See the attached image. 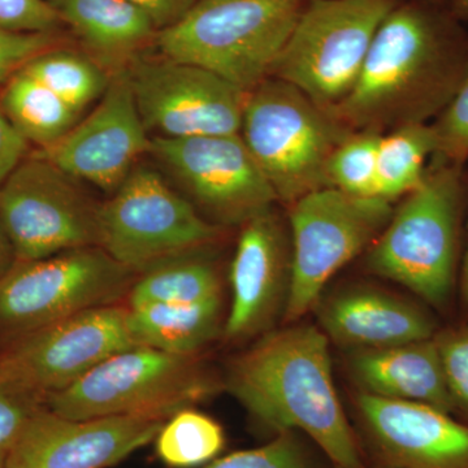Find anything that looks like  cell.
Returning a JSON list of instances; mask_svg holds the SVG:
<instances>
[{
	"instance_id": "cell-1",
	"label": "cell",
	"mask_w": 468,
	"mask_h": 468,
	"mask_svg": "<svg viewBox=\"0 0 468 468\" xmlns=\"http://www.w3.org/2000/svg\"><path fill=\"white\" fill-rule=\"evenodd\" d=\"M468 70V38L441 5L401 3L378 27L356 85L328 111L350 131L430 124Z\"/></svg>"
},
{
	"instance_id": "cell-2",
	"label": "cell",
	"mask_w": 468,
	"mask_h": 468,
	"mask_svg": "<svg viewBox=\"0 0 468 468\" xmlns=\"http://www.w3.org/2000/svg\"><path fill=\"white\" fill-rule=\"evenodd\" d=\"M228 392L276 433L297 431L338 468H369L332 375L329 338L315 325L264 335L228 366Z\"/></svg>"
},
{
	"instance_id": "cell-3",
	"label": "cell",
	"mask_w": 468,
	"mask_h": 468,
	"mask_svg": "<svg viewBox=\"0 0 468 468\" xmlns=\"http://www.w3.org/2000/svg\"><path fill=\"white\" fill-rule=\"evenodd\" d=\"M462 169L433 158L424 180L403 197L366 258L374 275L392 280L436 309L451 300L457 276Z\"/></svg>"
},
{
	"instance_id": "cell-4",
	"label": "cell",
	"mask_w": 468,
	"mask_h": 468,
	"mask_svg": "<svg viewBox=\"0 0 468 468\" xmlns=\"http://www.w3.org/2000/svg\"><path fill=\"white\" fill-rule=\"evenodd\" d=\"M306 0H197L156 33L160 55L207 69L249 92L271 75Z\"/></svg>"
},
{
	"instance_id": "cell-5",
	"label": "cell",
	"mask_w": 468,
	"mask_h": 468,
	"mask_svg": "<svg viewBox=\"0 0 468 468\" xmlns=\"http://www.w3.org/2000/svg\"><path fill=\"white\" fill-rule=\"evenodd\" d=\"M350 129L288 82L268 77L246 95L241 134L277 201L328 187L329 158Z\"/></svg>"
},
{
	"instance_id": "cell-6",
	"label": "cell",
	"mask_w": 468,
	"mask_h": 468,
	"mask_svg": "<svg viewBox=\"0 0 468 468\" xmlns=\"http://www.w3.org/2000/svg\"><path fill=\"white\" fill-rule=\"evenodd\" d=\"M220 387L201 356H178L134 345L113 354L46 408L64 418L168 419L211 396Z\"/></svg>"
},
{
	"instance_id": "cell-7",
	"label": "cell",
	"mask_w": 468,
	"mask_h": 468,
	"mask_svg": "<svg viewBox=\"0 0 468 468\" xmlns=\"http://www.w3.org/2000/svg\"><path fill=\"white\" fill-rule=\"evenodd\" d=\"M401 0H309L270 77L334 109L360 75L378 27Z\"/></svg>"
},
{
	"instance_id": "cell-8",
	"label": "cell",
	"mask_w": 468,
	"mask_h": 468,
	"mask_svg": "<svg viewBox=\"0 0 468 468\" xmlns=\"http://www.w3.org/2000/svg\"><path fill=\"white\" fill-rule=\"evenodd\" d=\"M137 273L101 246L17 261L0 279L3 344L58 320L126 300Z\"/></svg>"
},
{
	"instance_id": "cell-9",
	"label": "cell",
	"mask_w": 468,
	"mask_h": 468,
	"mask_svg": "<svg viewBox=\"0 0 468 468\" xmlns=\"http://www.w3.org/2000/svg\"><path fill=\"white\" fill-rule=\"evenodd\" d=\"M221 229L158 169L141 163L101 206V248L137 275L174 255L214 245Z\"/></svg>"
},
{
	"instance_id": "cell-10",
	"label": "cell",
	"mask_w": 468,
	"mask_h": 468,
	"mask_svg": "<svg viewBox=\"0 0 468 468\" xmlns=\"http://www.w3.org/2000/svg\"><path fill=\"white\" fill-rule=\"evenodd\" d=\"M393 211L392 202L350 196L331 186L292 203L285 322H295L316 306L329 280L375 242Z\"/></svg>"
},
{
	"instance_id": "cell-11",
	"label": "cell",
	"mask_w": 468,
	"mask_h": 468,
	"mask_svg": "<svg viewBox=\"0 0 468 468\" xmlns=\"http://www.w3.org/2000/svg\"><path fill=\"white\" fill-rule=\"evenodd\" d=\"M101 206L81 181L34 154L0 187V217L17 261L101 246Z\"/></svg>"
},
{
	"instance_id": "cell-12",
	"label": "cell",
	"mask_w": 468,
	"mask_h": 468,
	"mask_svg": "<svg viewBox=\"0 0 468 468\" xmlns=\"http://www.w3.org/2000/svg\"><path fill=\"white\" fill-rule=\"evenodd\" d=\"M149 154L215 226L241 227L277 201L241 134L151 137Z\"/></svg>"
},
{
	"instance_id": "cell-13",
	"label": "cell",
	"mask_w": 468,
	"mask_h": 468,
	"mask_svg": "<svg viewBox=\"0 0 468 468\" xmlns=\"http://www.w3.org/2000/svg\"><path fill=\"white\" fill-rule=\"evenodd\" d=\"M124 303L95 307L7 341L0 378L48 399L119 351L134 346Z\"/></svg>"
},
{
	"instance_id": "cell-14",
	"label": "cell",
	"mask_w": 468,
	"mask_h": 468,
	"mask_svg": "<svg viewBox=\"0 0 468 468\" xmlns=\"http://www.w3.org/2000/svg\"><path fill=\"white\" fill-rule=\"evenodd\" d=\"M135 104L149 133L160 138L239 134L246 95L193 64L138 55L128 67Z\"/></svg>"
},
{
	"instance_id": "cell-15",
	"label": "cell",
	"mask_w": 468,
	"mask_h": 468,
	"mask_svg": "<svg viewBox=\"0 0 468 468\" xmlns=\"http://www.w3.org/2000/svg\"><path fill=\"white\" fill-rule=\"evenodd\" d=\"M150 144L125 68L113 73L90 115L57 144L33 154L81 183L112 194L144 154L150 153Z\"/></svg>"
},
{
	"instance_id": "cell-16",
	"label": "cell",
	"mask_w": 468,
	"mask_h": 468,
	"mask_svg": "<svg viewBox=\"0 0 468 468\" xmlns=\"http://www.w3.org/2000/svg\"><path fill=\"white\" fill-rule=\"evenodd\" d=\"M167 419H69L42 408L5 452V468H109L155 440Z\"/></svg>"
},
{
	"instance_id": "cell-17",
	"label": "cell",
	"mask_w": 468,
	"mask_h": 468,
	"mask_svg": "<svg viewBox=\"0 0 468 468\" xmlns=\"http://www.w3.org/2000/svg\"><path fill=\"white\" fill-rule=\"evenodd\" d=\"M360 428L378 464L468 468V424L426 403L356 394Z\"/></svg>"
},
{
	"instance_id": "cell-18",
	"label": "cell",
	"mask_w": 468,
	"mask_h": 468,
	"mask_svg": "<svg viewBox=\"0 0 468 468\" xmlns=\"http://www.w3.org/2000/svg\"><path fill=\"white\" fill-rule=\"evenodd\" d=\"M292 279V245L272 208L241 226L230 264L232 304L224 324L230 343L267 331L285 313Z\"/></svg>"
},
{
	"instance_id": "cell-19",
	"label": "cell",
	"mask_w": 468,
	"mask_h": 468,
	"mask_svg": "<svg viewBox=\"0 0 468 468\" xmlns=\"http://www.w3.org/2000/svg\"><path fill=\"white\" fill-rule=\"evenodd\" d=\"M316 304L320 329L350 350L384 349L437 334L423 307L369 286H351Z\"/></svg>"
},
{
	"instance_id": "cell-20",
	"label": "cell",
	"mask_w": 468,
	"mask_h": 468,
	"mask_svg": "<svg viewBox=\"0 0 468 468\" xmlns=\"http://www.w3.org/2000/svg\"><path fill=\"white\" fill-rule=\"evenodd\" d=\"M347 366L362 392L454 412L433 337L384 349L351 350Z\"/></svg>"
},
{
	"instance_id": "cell-21",
	"label": "cell",
	"mask_w": 468,
	"mask_h": 468,
	"mask_svg": "<svg viewBox=\"0 0 468 468\" xmlns=\"http://www.w3.org/2000/svg\"><path fill=\"white\" fill-rule=\"evenodd\" d=\"M58 17L79 37L82 48L113 75L125 69L155 41L156 29L143 11L126 0H48Z\"/></svg>"
},
{
	"instance_id": "cell-22",
	"label": "cell",
	"mask_w": 468,
	"mask_h": 468,
	"mask_svg": "<svg viewBox=\"0 0 468 468\" xmlns=\"http://www.w3.org/2000/svg\"><path fill=\"white\" fill-rule=\"evenodd\" d=\"M221 295L198 303H154L128 309L126 325L135 345L178 356L201 351L224 331Z\"/></svg>"
},
{
	"instance_id": "cell-23",
	"label": "cell",
	"mask_w": 468,
	"mask_h": 468,
	"mask_svg": "<svg viewBox=\"0 0 468 468\" xmlns=\"http://www.w3.org/2000/svg\"><path fill=\"white\" fill-rule=\"evenodd\" d=\"M209 248L174 255L138 273L125 306L135 309L154 303H198L221 295L220 271L207 252Z\"/></svg>"
},
{
	"instance_id": "cell-24",
	"label": "cell",
	"mask_w": 468,
	"mask_h": 468,
	"mask_svg": "<svg viewBox=\"0 0 468 468\" xmlns=\"http://www.w3.org/2000/svg\"><path fill=\"white\" fill-rule=\"evenodd\" d=\"M0 109L18 133L39 149L60 141L77 124L80 115L24 70L8 80L0 97Z\"/></svg>"
},
{
	"instance_id": "cell-25",
	"label": "cell",
	"mask_w": 468,
	"mask_h": 468,
	"mask_svg": "<svg viewBox=\"0 0 468 468\" xmlns=\"http://www.w3.org/2000/svg\"><path fill=\"white\" fill-rule=\"evenodd\" d=\"M437 140L431 124H410L381 134L378 156V197L403 198L417 189L436 155Z\"/></svg>"
},
{
	"instance_id": "cell-26",
	"label": "cell",
	"mask_w": 468,
	"mask_h": 468,
	"mask_svg": "<svg viewBox=\"0 0 468 468\" xmlns=\"http://www.w3.org/2000/svg\"><path fill=\"white\" fill-rule=\"evenodd\" d=\"M21 70L48 86L79 113L103 97L112 79L88 52L61 46L42 52Z\"/></svg>"
},
{
	"instance_id": "cell-27",
	"label": "cell",
	"mask_w": 468,
	"mask_h": 468,
	"mask_svg": "<svg viewBox=\"0 0 468 468\" xmlns=\"http://www.w3.org/2000/svg\"><path fill=\"white\" fill-rule=\"evenodd\" d=\"M226 445L223 427L205 412L178 410L155 437L159 460L172 468H193L209 463Z\"/></svg>"
},
{
	"instance_id": "cell-28",
	"label": "cell",
	"mask_w": 468,
	"mask_h": 468,
	"mask_svg": "<svg viewBox=\"0 0 468 468\" xmlns=\"http://www.w3.org/2000/svg\"><path fill=\"white\" fill-rule=\"evenodd\" d=\"M380 132H351L335 147L326 165L328 185L350 196L378 197V156Z\"/></svg>"
},
{
	"instance_id": "cell-29",
	"label": "cell",
	"mask_w": 468,
	"mask_h": 468,
	"mask_svg": "<svg viewBox=\"0 0 468 468\" xmlns=\"http://www.w3.org/2000/svg\"><path fill=\"white\" fill-rule=\"evenodd\" d=\"M324 458V452L314 451L301 432L285 431L266 445L234 452L203 468H329Z\"/></svg>"
},
{
	"instance_id": "cell-30",
	"label": "cell",
	"mask_w": 468,
	"mask_h": 468,
	"mask_svg": "<svg viewBox=\"0 0 468 468\" xmlns=\"http://www.w3.org/2000/svg\"><path fill=\"white\" fill-rule=\"evenodd\" d=\"M431 125L437 140L433 158L463 167L468 160V70L452 100Z\"/></svg>"
},
{
	"instance_id": "cell-31",
	"label": "cell",
	"mask_w": 468,
	"mask_h": 468,
	"mask_svg": "<svg viewBox=\"0 0 468 468\" xmlns=\"http://www.w3.org/2000/svg\"><path fill=\"white\" fill-rule=\"evenodd\" d=\"M454 412L468 418V322L433 335Z\"/></svg>"
},
{
	"instance_id": "cell-32",
	"label": "cell",
	"mask_w": 468,
	"mask_h": 468,
	"mask_svg": "<svg viewBox=\"0 0 468 468\" xmlns=\"http://www.w3.org/2000/svg\"><path fill=\"white\" fill-rule=\"evenodd\" d=\"M58 32L24 33L0 29V84L20 72L32 58L61 46Z\"/></svg>"
},
{
	"instance_id": "cell-33",
	"label": "cell",
	"mask_w": 468,
	"mask_h": 468,
	"mask_svg": "<svg viewBox=\"0 0 468 468\" xmlns=\"http://www.w3.org/2000/svg\"><path fill=\"white\" fill-rule=\"evenodd\" d=\"M45 406L42 397L0 378V452L14 445L29 419Z\"/></svg>"
},
{
	"instance_id": "cell-34",
	"label": "cell",
	"mask_w": 468,
	"mask_h": 468,
	"mask_svg": "<svg viewBox=\"0 0 468 468\" xmlns=\"http://www.w3.org/2000/svg\"><path fill=\"white\" fill-rule=\"evenodd\" d=\"M63 26L48 0H0V29L50 33Z\"/></svg>"
},
{
	"instance_id": "cell-35",
	"label": "cell",
	"mask_w": 468,
	"mask_h": 468,
	"mask_svg": "<svg viewBox=\"0 0 468 468\" xmlns=\"http://www.w3.org/2000/svg\"><path fill=\"white\" fill-rule=\"evenodd\" d=\"M29 143L23 137L0 109V187L12 172L26 159Z\"/></svg>"
},
{
	"instance_id": "cell-36",
	"label": "cell",
	"mask_w": 468,
	"mask_h": 468,
	"mask_svg": "<svg viewBox=\"0 0 468 468\" xmlns=\"http://www.w3.org/2000/svg\"><path fill=\"white\" fill-rule=\"evenodd\" d=\"M143 11L156 29L175 26L196 5L197 0H126Z\"/></svg>"
},
{
	"instance_id": "cell-37",
	"label": "cell",
	"mask_w": 468,
	"mask_h": 468,
	"mask_svg": "<svg viewBox=\"0 0 468 468\" xmlns=\"http://www.w3.org/2000/svg\"><path fill=\"white\" fill-rule=\"evenodd\" d=\"M16 252L0 217V279L16 263Z\"/></svg>"
},
{
	"instance_id": "cell-38",
	"label": "cell",
	"mask_w": 468,
	"mask_h": 468,
	"mask_svg": "<svg viewBox=\"0 0 468 468\" xmlns=\"http://www.w3.org/2000/svg\"><path fill=\"white\" fill-rule=\"evenodd\" d=\"M461 292L462 298H463V302L468 307V239L466 251H464L463 264H462Z\"/></svg>"
},
{
	"instance_id": "cell-39",
	"label": "cell",
	"mask_w": 468,
	"mask_h": 468,
	"mask_svg": "<svg viewBox=\"0 0 468 468\" xmlns=\"http://www.w3.org/2000/svg\"><path fill=\"white\" fill-rule=\"evenodd\" d=\"M449 3H451L452 5V14L454 15L458 20H460V18L468 20V0H449Z\"/></svg>"
},
{
	"instance_id": "cell-40",
	"label": "cell",
	"mask_w": 468,
	"mask_h": 468,
	"mask_svg": "<svg viewBox=\"0 0 468 468\" xmlns=\"http://www.w3.org/2000/svg\"><path fill=\"white\" fill-rule=\"evenodd\" d=\"M5 452H0V468H5Z\"/></svg>"
},
{
	"instance_id": "cell-41",
	"label": "cell",
	"mask_w": 468,
	"mask_h": 468,
	"mask_svg": "<svg viewBox=\"0 0 468 468\" xmlns=\"http://www.w3.org/2000/svg\"><path fill=\"white\" fill-rule=\"evenodd\" d=\"M369 468H390V467L383 466V464L375 463V466H372V467H369Z\"/></svg>"
},
{
	"instance_id": "cell-42",
	"label": "cell",
	"mask_w": 468,
	"mask_h": 468,
	"mask_svg": "<svg viewBox=\"0 0 468 468\" xmlns=\"http://www.w3.org/2000/svg\"><path fill=\"white\" fill-rule=\"evenodd\" d=\"M427 2L437 3V5H441L442 0H427Z\"/></svg>"
},
{
	"instance_id": "cell-43",
	"label": "cell",
	"mask_w": 468,
	"mask_h": 468,
	"mask_svg": "<svg viewBox=\"0 0 468 468\" xmlns=\"http://www.w3.org/2000/svg\"><path fill=\"white\" fill-rule=\"evenodd\" d=\"M334 468H338V467H335V466H334Z\"/></svg>"
}]
</instances>
